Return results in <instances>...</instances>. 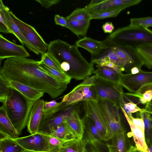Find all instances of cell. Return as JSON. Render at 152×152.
Wrapping results in <instances>:
<instances>
[{"label":"cell","instance_id":"54","mask_svg":"<svg viewBox=\"0 0 152 152\" xmlns=\"http://www.w3.org/2000/svg\"><path fill=\"white\" fill-rule=\"evenodd\" d=\"M85 152H101L100 151H98L97 150H93L91 151H87V150L85 151Z\"/></svg>","mask_w":152,"mask_h":152},{"label":"cell","instance_id":"18","mask_svg":"<svg viewBox=\"0 0 152 152\" xmlns=\"http://www.w3.org/2000/svg\"><path fill=\"white\" fill-rule=\"evenodd\" d=\"M9 8L7 7L3 9H0L3 13L4 16L5 22L10 29L14 33L15 36L23 45L31 51L37 55L40 54L38 50L34 47L24 37L19 28L15 23L12 17L10 14Z\"/></svg>","mask_w":152,"mask_h":152},{"label":"cell","instance_id":"40","mask_svg":"<svg viewBox=\"0 0 152 152\" xmlns=\"http://www.w3.org/2000/svg\"><path fill=\"white\" fill-rule=\"evenodd\" d=\"M59 104V102H57L54 100L49 102L44 101L42 118L47 117L57 107Z\"/></svg>","mask_w":152,"mask_h":152},{"label":"cell","instance_id":"52","mask_svg":"<svg viewBox=\"0 0 152 152\" xmlns=\"http://www.w3.org/2000/svg\"><path fill=\"white\" fill-rule=\"evenodd\" d=\"M132 151L133 152H143V151L137 149L135 146L134 147Z\"/></svg>","mask_w":152,"mask_h":152},{"label":"cell","instance_id":"50","mask_svg":"<svg viewBox=\"0 0 152 152\" xmlns=\"http://www.w3.org/2000/svg\"><path fill=\"white\" fill-rule=\"evenodd\" d=\"M141 69L137 66L133 67L130 69L131 73L132 74H137L139 72Z\"/></svg>","mask_w":152,"mask_h":152},{"label":"cell","instance_id":"22","mask_svg":"<svg viewBox=\"0 0 152 152\" xmlns=\"http://www.w3.org/2000/svg\"><path fill=\"white\" fill-rule=\"evenodd\" d=\"M90 63L97 65L104 63H111L121 67L123 71L125 69V64L111 47L104 50L97 56H92Z\"/></svg>","mask_w":152,"mask_h":152},{"label":"cell","instance_id":"42","mask_svg":"<svg viewBox=\"0 0 152 152\" xmlns=\"http://www.w3.org/2000/svg\"><path fill=\"white\" fill-rule=\"evenodd\" d=\"M121 107L123 108L127 114H132L138 111L141 112L144 110V108H141L137 105V104L131 101L127 102L124 100Z\"/></svg>","mask_w":152,"mask_h":152},{"label":"cell","instance_id":"19","mask_svg":"<svg viewBox=\"0 0 152 152\" xmlns=\"http://www.w3.org/2000/svg\"><path fill=\"white\" fill-rule=\"evenodd\" d=\"M84 132L86 134V138L95 149L99 151V147L102 146V137L98 131L93 121L89 117L84 116L82 118Z\"/></svg>","mask_w":152,"mask_h":152},{"label":"cell","instance_id":"44","mask_svg":"<svg viewBox=\"0 0 152 152\" xmlns=\"http://www.w3.org/2000/svg\"><path fill=\"white\" fill-rule=\"evenodd\" d=\"M127 114L130 120L133 123L137 126L144 132L145 126L143 119L141 118H135L132 116V113Z\"/></svg>","mask_w":152,"mask_h":152},{"label":"cell","instance_id":"28","mask_svg":"<svg viewBox=\"0 0 152 152\" xmlns=\"http://www.w3.org/2000/svg\"><path fill=\"white\" fill-rule=\"evenodd\" d=\"M50 135L65 141L81 139L74 132L65 121L58 126Z\"/></svg>","mask_w":152,"mask_h":152},{"label":"cell","instance_id":"43","mask_svg":"<svg viewBox=\"0 0 152 152\" xmlns=\"http://www.w3.org/2000/svg\"><path fill=\"white\" fill-rule=\"evenodd\" d=\"M0 32L14 34L13 32L7 25L4 19L3 12L1 11H0Z\"/></svg>","mask_w":152,"mask_h":152},{"label":"cell","instance_id":"10","mask_svg":"<svg viewBox=\"0 0 152 152\" xmlns=\"http://www.w3.org/2000/svg\"><path fill=\"white\" fill-rule=\"evenodd\" d=\"M149 83H152V72L141 69L137 74H123L120 82L123 87L133 93H136L143 85Z\"/></svg>","mask_w":152,"mask_h":152},{"label":"cell","instance_id":"26","mask_svg":"<svg viewBox=\"0 0 152 152\" xmlns=\"http://www.w3.org/2000/svg\"><path fill=\"white\" fill-rule=\"evenodd\" d=\"M94 74L97 77L112 82L119 83L122 73H119L115 70L106 66L97 65Z\"/></svg>","mask_w":152,"mask_h":152},{"label":"cell","instance_id":"53","mask_svg":"<svg viewBox=\"0 0 152 152\" xmlns=\"http://www.w3.org/2000/svg\"><path fill=\"white\" fill-rule=\"evenodd\" d=\"M22 152H37V151H31L27 150H25L24 151H23Z\"/></svg>","mask_w":152,"mask_h":152},{"label":"cell","instance_id":"35","mask_svg":"<svg viewBox=\"0 0 152 152\" xmlns=\"http://www.w3.org/2000/svg\"><path fill=\"white\" fill-rule=\"evenodd\" d=\"M126 8L122 7L105 11L95 12L91 14V19H102L116 17L122 10Z\"/></svg>","mask_w":152,"mask_h":152},{"label":"cell","instance_id":"34","mask_svg":"<svg viewBox=\"0 0 152 152\" xmlns=\"http://www.w3.org/2000/svg\"><path fill=\"white\" fill-rule=\"evenodd\" d=\"M39 62L40 64L45 65L61 73H65L62 69L60 62L47 52L42 56L41 60Z\"/></svg>","mask_w":152,"mask_h":152},{"label":"cell","instance_id":"8","mask_svg":"<svg viewBox=\"0 0 152 152\" xmlns=\"http://www.w3.org/2000/svg\"><path fill=\"white\" fill-rule=\"evenodd\" d=\"M10 15L26 39L39 52L42 56L48 50L49 44L46 43L34 28L18 18L11 11Z\"/></svg>","mask_w":152,"mask_h":152},{"label":"cell","instance_id":"7","mask_svg":"<svg viewBox=\"0 0 152 152\" xmlns=\"http://www.w3.org/2000/svg\"><path fill=\"white\" fill-rule=\"evenodd\" d=\"M107 130L108 140L119 130L124 129L119 111L120 108L107 101L98 100Z\"/></svg>","mask_w":152,"mask_h":152},{"label":"cell","instance_id":"5","mask_svg":"<svg viewBox=\"0 0 152 152\" xmlns=\"http://www.w3.org/2000/svg\"><path fill=\"white\" fill-rule=\"evenodd\" d=\"M95 75L88 77L63 97L62 101L51 114L75 105L84 101H98L94 86Z\"/></svg>","mask_w":152,"mask_h":152},{"label":"cell","instance_id":"55","mask_svg":"<svg viewBox=\"0 0 152 152\" xmlns=\"http://www.w3.org/2000/svg\"><path fill=\"white\" fill-rule=\"evenodd\" d=\"M132 152H133L132 151Z\"/></svg>","mask_w":152,"mask_h":152},{"label":"cell","instance_id":"12","mask_svg":"<svg viewBox=\"0 0 152 152\" xmlns=\"http://www.w3.org/2000/svg\"><path fill=\"white\" fill-rule=\"evenodd\" d=\"M76 105L69 107L55 113L50 117L42 118L38 132L46 135L51 134L58 126L65 121Z\"/></svg>","mask_w":152,"mask_h":152},{"label":"cell","instance_id":"36","mask_svg":"<svg viewBox=\"0 0 152 152\" xmlns=\"http://www.w3.org/2000/svg\"><path fill=\"white\" fill-rule=\"evenodd\" d=\"M135 94L141 95V99L146 103L152 100V83L143 85Z\"/></svg>","mask_w":152,"mask_h":152},{"label":"cell","instance_id":"38","mask_svg":"<svg viewBox=\"0 0 152 152\" xmlns=\"http://www.w3.org/2000/svg\"><path fill=\"white\" fill-rule=\"evenodd\" d=\"M47 136L50 152H58L59 147L65 141L51 135Z\"/></svg>","mask_w":152,"mask_h":152},{"label":"cell","instance_id":"51","mask_svg":"<svg viewBox=\"0 0 152 152\" xmlns=\"http://www.w3.org/2000/svg\"><path fill=\"white\" fill-rule=\"evenodd\" d=\"M145 141L149 152H152V145L148 141L145 140Z\"/></svg>","mask_w":152,"mask_h":152},{"label":"cell","instance_id":"20","mask_svg":"<svg viewBox=\"0 0 152 152\" xmlns=\"http://www.w3.org/2000/svg\"><path fill=\"white\" fill-rule=\"evenodd\" d=\"M0 77L8 87L16 90L29 100L35 101L44 95V93L33 88L17 81L7 80Z\"/></svg>","mask_w":152,"mask_h":152},{"label":"cell","instance_id":"25","mask_svg":"<svg viewBox=\"0 0 152 152\" xmlns=\"http://www.w3.org/2000/svg\"><path fill=\"white\" fill-rule=\"evenodd\" d=\"M80 104L76 105L65 121L74 132L80 138H83L84 129L80 115Z\"/></svg>","mask_w":152,"mask_h":152},{"label":"cell","instance_id":"3","mask_svg":"<svg viewBox=\"0 0 152 152\" xmlns=\"http://www.w3.org/2000/svg\"><path fill=\"white\" fill-rule=\"evenodd\" d=\"M110 47H129L136 49L146 44H152V30L129 25L118 28L104 40Z\"/></svg>","mask_w":152,"mask_h":152},{"label":"cell","instance_id":"2","mask_svg":"<svg viewBox=\"0 0 152 152\" xmlns=\"http://www.w3.org/2000/svg\"><path fill=\"white\" fill-rule=\"evenodd\" d=\"M75 45H71L60 39L50 42L47 52L60 63L67 62L70 67L67 74L71 79L83 80L94 73V65L83 56Z\"/></svg>","mask_w":152,"mask_h":152},{"label":"cell","instance_id":"32","mask_svg":"<svg viewBox=\"0 0 152 152\" xmlns=\"http://www.w3.org/2000/svg\"><path fill=\"white\" fill-rule=\"evenodd\" d=\"M39 66L42 69L53 76L59 82L67 84L70 82L72 79L66 74L61 73L42 64L40 63Z\"/></svg>","mask_w":152,"mask_h":152},{"label":"cell","instance_id":"31","mask_svg":"<svg viewBox=\"0 0 152 152\" xmlns=\"http://www.w3.org/2000/svg\"><path fill=\"white\" fill-rule=\"evenodd\" d=\"M136 50L144 65L149 69H152V44L144 45L137 48Z\"/></svg>","mask_w":152,"mask_h":152},{"label":"cell","instance_id":"4","mask_svg":"<svg viewBox=\"0 0 152 152\" xmlns=\"http://www.w3.org/2000/svg\"><path fill=\"white\" fill-rule=\"evenodd\" d=\"M35 101L29 100L11 88L5 106L7 114L19 135L27 125Z\"/></svg>","mask_w":152,"mask_h":152},{"label":"cell","instance_id":"21","mask_svg":"<svg viewBox=\"0 0 152 152\" xmlns=\"http://www.w3.org/2000/svg\"><path fill=\"white\" fill-rule=\"evenodd\" d=\"M19 135L9 118L4 105L0 107V139L8 138L15 139Z\"/></svg>","mask_w":152,"mask_h":152},{"label":"cell","instance_id":"15","mask_svg":"<svg viewBox=\"0 0 152 152\" xmlns=\"http://www.w3.org/2000/svg\"><path fill=\"white\" fill-rule=\"evenodd\" d=\"M125 129L117 132L112 138L110 144H107L109 152H132L134 147Z\"/></svg>","mask_w":152,"mask_h":152},{"label":"cell","instance_id":"17","mask_svg":"<svg viewBox=\"0 0 152 152\" xmlns=\"http://www.w3.org/2000/svg\"><path fill=\"white\" fill-rule=\"evenodd\" d=\"M44 102L40 99L36 100L32 108L27 125L28 131L31 134L39 132L43 115Z\"/></svg>","mask_w":152,"mask_h":152},{"label":"cell","instance_id":"48","mask_svg":"<svg viewBox=\"0 0 152 152\" xmlns=\"http://www.w3.org/2000/svg\"><path fill=\"white\" fill-rule=\"evenodd\" d=\"M144 109L146 111L152 115V100L146 103Z\"/></svg>","mask_w":152,"mask_h":152},{"label":"cell","instance_id":"9","mask_svg":"<svg viewBox=\"0 0 152 152\" xmlns=\"http://www.w3.org/2000/svg\"><path fill=\"white\" fill-rule=\"evenodd\" d=\"M82 102L84 115L93 121L102 140H108L107 128L98 101L88 100Z\"/></svg>","mask_w":152,"mask_h":152},{"label":"cell","instance_id":"30","mask_svg":"<svg viewBox=\"0 0 152 152\" xmlns=\"http://www.w3.org/2000/svg\"><path fill=\"white\" fill-rule=\"evenodd\" d=\"M25 150L13 139H0V152H22Z\"/></svg>","mask_w":152,"mask_h":152},{"label":"cell","instance_id":"16","mask_svg":"<svg viewBox=\"0 0 152 152\" xmlns=\"http://www.w3.org/2000/svg\"><path fill=\"white\" fill-rule=\"evenodd\" d=\"M142 0H104L99 4L86 8L91 14L95 12L111 10L122 7L126 8L138 4Z\"/></svg>","mask_w":152,"mask_h":152},{"label":"cell","instance_id":"24","mask_svg":"<svg viewBox=\"0 0 152 152\" xmlns=\"http://www.w3.org/2000/svg\"><path fill=\"white\" fill-rule=\"evenodd\" d=\"M75 45L88 51L92 56H97L110 47L104 41H99L86 37L77 40Z\"/></svg>","mask_w":152,"mask_h":152},{"label":"cell","instance_id":"49","mask_svg":"<svg viewBox=\"0 0 152 152\" xmlns=\"http://www.w3.org/2000/svg\"><path fill=\"white\" fill-rule=\"evenodd\" d=\"M151 117L152 125L147 137L145 139L148 141L152 145V115L151 114Z\"/></svg>","mask_w":152,"mask_h":152},{"label":"cell","instance_id":"45","mask_svg":"<svg viewBox=\"0 0 152 152\" xmlns=\"http://www.w3.org/2000/svg\"><path fill=\"white\" fill-rule=\"evenodd\" d=\"M35 1L39 3L42 6L46 8H49L53 5L56 4L61 1L60 0H35Z\"/></svg>","mask_w":152,"mask_h":152},{"label":"cell","instance_id":"11","mask_svg":"<svg viewBox=\"0 0 152 152\" xmlns=\"http://www.w3.org/2000/svg\"><path fill=\"white\" fill-rule=\"evenodd\" d=\"M13 139L25 150L50 152L47 135L38 132Z\"/></svg>","mask_w":152,"mask_h":152},{"label":"cell","instance_id":"14","mask_svg":"<svg viewBox=\"0 0 152 152\" xmlns=\"http://www.w3.org/2000/svg\"><path fill=\"white\" fill-rule=\"evenodd\" d=\"M30 55L25 48L11 42L0 34V60L16 57H27Z\"/></svg>","mask_w":152,"mask_h":152},{"label":"cell","instance_id":"29","mask_svg":"<svg viewBox=\"0 0 152 152\" xmlns=\"http://www.w3.org/2000/svg\"><path fill=\"white\" fill-rule=\"evenodd\" d=\"M66 19L67 23L66 28L78 37L80 36L85 37L89 27L90 20L78 21L70 20L66 18Z\"/></svg>","mask_w":152,"mask_h":152},{"label":"cell","instance_id":"37","mask_svg":"<svg viewBox=\"0 0 152 152\" xmlns=\"http://www.w3.org/2000/svg\"><path fill=\"white\" fill-rule=\"evenodd\" d=\"M130 26L148 28L152 27V17L133 18L130 19Z\"/></svg>","mask_w":152,"mask_h":152},{"label":"cell","instance_id":"6","mask_svg":"<svg viewBox=\"0 0 152 152\" xmlns=\"http://www.w3.org/2000/svg\"><path fill=\"white\" fill-rule=\"evenodd\" d=\"M94 86L98 100L111 102L120 108L124 102L123 87L116 83L96 77Z\"/></svg>","mask_w":152,"mask_h":152},{"label":"cell","instance_id":"39","mask_svg":"<svg viewBox=\"0 0 152 152\" xmlns=\"http://www.w3.org/2000/svg\"><path fill=\"white\" fill-rule=\"evenodd\" d=\"M139 112L140 116V118L143 119L144 124V133L145 139L147 137L152 125L151 114L145 110L144 111Z\"/></svg>","mask_w":152,"mask_h":152},{"label":"cell","instance_id":"13","mask_svg":"<svg viewBox=\"0 0 152 152\" xmlns=\"http://www.w3.org/2000/svg\"><path fill=\"white\" fill-rule=\"evenodd\" d=\"M111 47L125 64V70H130L134 66L141 69L143 63L136 49L129 47Z\"/></svg>","mask_w":152,"mask_h":152},{"label":"cell","instance_id":"27","mask_svg":"<svg viewBox=\"0 0 152 152\" xmlns=\"http://www.w3.org/2000/svg\"><path fill=\"white\" fill-rule=\"evenodd\" d=\"M88 143V141L83 138L65 141L59 147L58 152H85Z\"/></svg>","mask_w":152,"mask_h":152},{"label":"cell","instance_id":"41","mask_svg":"<svg viewBox=\"0 0 152 152\" xmlns=\"http://www.w3.org/2000/svg\"><path fill=\"white\" fill-rule=\"evenodd\" d=\"M10 88L6 85L3 78L0 77V101L3 104L6 102Z\"/></svg>","mask_w":152,"mask_h":152},{"label":"cell","instance_id":"1","mask_svg":"<svg viewBox=\"0 0 152 152\" xmlns=\"http://www.w3.org/2000/svg\"><path fill=\"white\" fill-rule=\"evenodd\" d=\"M39 64V61L26 57L8 58L0 68V76L29 86L55 99L63 93L68 84L58 82Z\"/></svg>","mask_w":152,"mask_h":152},{"label":"cell","instance_id":"33","mask_svg":"<svg viewBox=\"0 0 152 152\" xmlns=\"http://www.w3.org/2000/svg\"><path fill=\"white\" fill-rule=\"evenodd\" d=\"M91 14L86 7L77 8L69 15L65 17L68 19L75 21L91 20Z\"/></svg>","mask_w":152,"mask_h":152},{"label":"cell","instance_id":"47","mask_svg":"<svg viewBox=\"0 0 152 152\" xmlns=\"http://www.w3.org/2000/svg\"><path fill=\"white\" fill-rule=\"evenodd\" d=\"M104 32L105 33L111 34L113 32L114 27L112 23L107 22L105 23L102 26Z\"/></svg>","mask_w":152,"mask_h":152},{"label":"cell","instance_id":"23","mask_svg":"<svg viewBox=\"0 0 152 152\" xmlns=\"http://www.w3.org/2000/svg\"><path fill=\"white\" fill-rule=\"evenodd\" d=\"M130 128V134L132 136L135 144V147L139 150L143 152H149L146 142L144 132L135 125L129 118L128 114L123 108H120Z\"/></svg>","mask_w":152,"mask_h":152},{"label":"cell","instance_id":"46","mask_svg":"<svg viewBox=\"0 0 152 152\" xmlns=\"http://www.w3.org/2000/svg\"><path fill=\"white\" fill-rule=\"evenodd\" d=\"M54 21L55 24L62 26L66 27L67 23L65 18L56 15L54 16Z\"/></svg>","mask_w":152,"mask_h":152}]
</instances>
